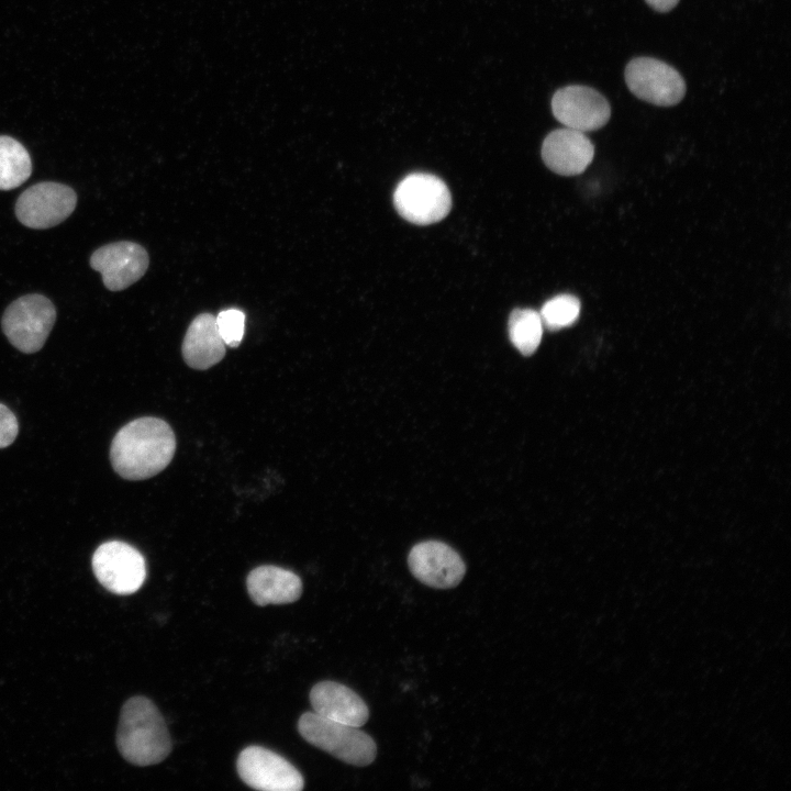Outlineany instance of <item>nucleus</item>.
I'll list each match as a JSON object with an SVG mask.
<instances>
[{"instance_id": "21", "label": "nucleus", "mask_w": 791, "mask_h": 791, "mask_svg": "<svg viewBox=\"0 0 791 791\" xmlns=\"http://www.w3.org/2000/svg\"><path fill=\"white\" fill-rule=\"evenodd\" d=\"M19 433L15 415L9 408L0 403V448L11 445Z\"/></svg>"}, {"instance_id": "15", "label": "nucleus", "mask_w": 791, "mask_h": 791, "mask_svg": "<svg viewBox=\"0 0 791 791\" xmlns=\"http://www.w3.org/2000/svg\"><path fill=\"white\" fill-rule=\"evenodd\" d=\"M246 587L252 601L259 606L292 603L302 594L299 576L272 565L253 569L247 576Z\"/></svg>"}, {"instance_id": "17", "label": "nucleus", "mask_w": 791, "mask_h": 791, "mask_svg": "<svg viewBox=\"0 0 791 791\" xmlns=\"http://www.w3.org/2000/svg\"><path fill=\"white\" fill-rule=\"evenodd\" d=\"M32 172L26 148L16 140L0 136V190H10L25 182Z\"/></svg>"}, {"instance_id": "4", "label": "nucleus", "mask_w": 791, "mask_h": 791, "mask_svg": "<svg viewBox=\"0 0 791 791\" xmlns=\"http://www.w3.org/2000/svg\"><path fill=\"white\" fill-rule=\"evenodd\" d=\"M393 203L404 220L416 225H430L449 213L452 197L446 183L437 176L413 172L398 183Z\"/></svg>"}, {"instance_id": "9", "label": "nucleus", "mask_w": 791, "mask_h": 791, "mask_svg": "<svg viewBox=\"0 0 791 791\" xmlns=\"http://www.w3.org/2000/svg\"><path fill=\"white\" fill-rule=\"evenodd\" d=\"M73 188L52 181L38 182L23 191L15 203V215L31 229H48L65 221L75 210Z\"/></svg>"}, {"instance_id": "10", "label": "nucleus", "mask_w": 791, "mask_h": 791, "mask_svg": "<svg viewBox=\"0 0 791 791\" xmlns=\"http://www.w3.org/2000/svg\"><path fill=\"white\" fill-rule=\"evenodd\" d=\"M552 110L566 127L580 132L599 130L611 116V107L605 97L581 85L558 89L552 98Z\"/></svg>"}, {"instance_id": "8", "label": "nucleus", "mask_w": 791, "mask_h": 791, "mask_svg": "<svg viewBox=\"0 0 791 791\" xmlns=\"http://www.w3.org/2000/svg\"><path fill=\"white\" fill-rule=\"evenodd\" d=\"M242 781L261 791H300L304 780L300 771L279 754L261 746L244 748L236 760Z\"/></svg>"}, {"instance_id": "22", "label": "nucleus", "mask_w": 791, "mask_h": 791, "mask_svg": "<svg viewBox=\"0 0 791 791\" xmlns=\"http://www.w3.org/2000/svg\"><path fill=\"white\" fill-rule=\"evenodd\" d=\"M646 3L655 11L657 12H669L671 11L678 3L679 0H645Z\"/></svg>"}, {"instance_id": "3", "label": "nucleus", "mask_w": 791, "mask_h": 791, "mask_svg": "<svg viewBox=\"0 0 791 791\" xmlns=\"http://www.w3.org/2000/svg\"><path fill=\"white\" fill-rule=\"evenodd\" d=\"M298 731L309 744L345 764L365 767L376 759L375 740L359 727L305 712L298 721Z\"/></svg>"}, {"instance_id": "6", "label": "nucleus", "mask_w": 791, "mask_h": 791, "mask_svg": "<svg viewBox=\"0 0 791 791\" xmlns=\"http://www.w3.org/2000/svg\"><path fill=\"white\" fill-rule=\"evenodd\" d=\"M624 75L630 91L655 105H676L686 94V82L680 73L653 57L633 58L626 65Z\"/></svg>"}, {"instance_id": "19", "label": "nucleus", "mask_w": 791, "mask_h": 791, "mask_svg": "<svg viewBox=\"0 0 791 791\" xmlns=\"http://www.w3.org/2000/svg\"><path fill=\"white\" fill-rule=\"evenodd\" d=\"M580 314V301L572 294H559L543 305L541 319L543 325L550 331H557L572 325Z\"/></svg>"}, {"instance_id": "18", "label": "nucleus", "mask_w": 791, "mask_h": 791, "mask_svg": "<svg viewBox=\"0 0 791 791\" xmlns=\"http://www.w3.org/2000/svg\"><path fill=\"white\" fill-rule=\"evenodd\" d=\"M543 326L535 310L515 309L509 317V337L522 355L531 356L539 346Z\"/></svg>"}, {"instance_id": "7", "label": "nucleus", "mask_w": 791, "mask_h": 791, "mask_svg": "<svg viewBox=\"0 0 791 791\" xmlns=\"http://www.w3.org/2000/svg\"><path fill=\"white\" fill-rule=\"evenodd\" d=\"M92 570L107 590L122 595L136 592L146 578V564L142 554L120 541L103 543L96 549Z\"/></svg>"}, {"instance_id": "5", "label": "nucleus", "mask_w": 791, "mask_h": 791, "mask_svg": "<svg viewBox=\"0 0 791 791\" xmlns=\"http://www.w3.org/2000/svg\"><path fill=\"white\" fill-rule=\"evenodd\" d=\"M56 320L49 299L32 293L14 300L4 311L1 326L9 342L25 354L38 352Z\"/></svg>"}, {"instance_id": "13", "label": "nucleus", "mask_w": 791, "mask_h": 791, "mask_svg": "<svg viewBox=\"0 0 791 791\" xmlns=\"http://www.w3.org/2000/svg\"><path fill=\"white\" fill-rule=\"evenodd\" d=\"M594 156V146L583 132L564 127L550 132L542 145L545 165L561 176L583 172Z\"/></svg>"}, {"instance_id": "12", "label": "nucleus", "mask_w": 791, "mask_h": 791, "mask_svg": "<svg viewBox=\"0 0 791 791\" xmlns=\"http://www.w3.org/2000/svg\"><path fill=\"white\" fill-rule=\"evenodd\" d=\"M148 264L146 249L130 241L101 246L90 257L91 268L101 274L103 285L111 291L135 283L144 276Z\"/></svg>"}, {"instance_id": "11", "label": "nucleus", "mask_w": 791, "mask_h": 791, "mask_svg": "<svg viewBox=\"0 0 791 791\" xmlns=\"http://www.w3.org/2000/svg\"><path fill=\"white\" fill-rule=\"evenodd\" d=\"M411 573L423 584L435 589L458 586L466 573L460 555L438 541H425L414 545L408 556Z\"/></svg>"}, {"instance_id": "14", "label": "nucleus", "mask_w": 791, "mask_h": 791, "mask_svg": "<svg viewBox=\"0 0 791 791\" xmlns=\"http://www.w3.org/2000/svg\"><path fill=\"white\" fill-rule=\"evenodd\" d=\"M314 713L325 718L360 727L369 718L366 702L350 688L336 681H321L310 691Z\"/></svg>"}, {"instance_id": "20", "label": "nucleus", "mask_w": 791, "mask_h": 791, "mask_svg": "<svg viewBox=\"0 0 791 791\" xmlns=\"http://www.w3.org/2000/svg\"><path fill=\"white\" fill-rule=\"evenodd\" d=\"M215 321L225 346L237 347L244 336L245 313L238 309H226L215 316Z\"/></svg>"}, {"instance_id": "16", "label": "nucleus", "mask_w": 791, "mask_h": 791, "mask_svg": "<svg viewBox=\"0 0 791 791\" xmlns=\"http://www.w3.org/2000/svg\"><path fill=\"white\" fill-rule=\"evenodd\" d=\"M181 352L187 365L193 369L204 370L222 360L225 344L219 334L214 315L201 313L192 320Z\"/></svg>"}, {"instance_id": "1", "label": "nucleus", "mask_w": 791, "mask_h": 791, "mask_svg": "<svg viewBox=\"0 0 791 791\" xmlns=\"http://www.w3.org/2000/svg\"><path fill=\"white\" fill-rule=\"evenodd\" d=\"M176 450V437L161 419L133 420L115 434L110 447L113 469L127 480H144L164 470Z\"/></svg>"}, {"instance_id": "2", "label": "nucleus", "mask_w": 791, "mask_h": 791, "mask_svg": "<svg viewBox=\"0 0 791 791\" xmlns=\"http://www.w3.org/2000/svg\"><path fill=\"white\" fill-rule=\"evenodd\" d=\"M121 756L135 766L161 762L171 751L166 722L156 705L145 697L129 699L121 709L116 731Z\"/></svg>"}]
</instances>
